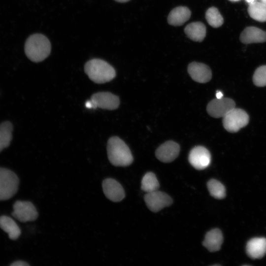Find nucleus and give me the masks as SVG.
Here are the masks:
<instances>
[{
  "instance_id": "nucleus-4",
  "label": "nucleus",
  "mask_w": 266,
  "mask_h": 266,
  "mask_svg": "<svg viewBox=\"0 0 266 266\" xmlns=\"http://www.w3.org/2000/svg\"><path fill=\"white\" fill-rule=\"evenodd\" d=\"M19 180L12 170L0 167V200L13 197L18 190Z\"/></svg>"
},
{
  "instance_id": "nucleus-25",
  "label": "nucleus",
  "mask_w": 266,
  "mask_h": 266,
  "mask_svg": "<svg viewBox=\"0 0 266 266\" xmlns=\"http://www.w3.org/2000/svg\"><path fill=\"white\" fill-rule=\"evenodd\" d=\"M254 84L258 87L266 86V66H262L256 69L253 76Z\"/></svg>"
},
{
  "instance_id": "nucleus-20",
  "label": "nucleus",
  "mask_w": 266,
  "mask_h": 266,
  "mask_svg": "<svg viewBox=\"0 0 266 266\" xmlns=\"http://www.w3.org/2000/svg\"><path fill=\"white\" fill-rule=\"evenodd\" d=\"M12 123L6 121L0 124V152L8 147L12 139Z\"/></svg>"
},
{
  "instance_id": "nucleus-12",
  "label": "nucleus",
  "mask_w": 266,
  "mask_h": 266,
  "mask_svg": "<svg viewBox=\"0 0 266 266\" xmlns=\"http://www.w3.org/2000/svg\"><path fill=\"white\" fill-rule=\"evenodd\" d=\"M179 151V145L175 142L169 140L161 145L156 150L155 154L160 161L170 163L178 157Z\"/></svg>"
},
{
  "instance_id": "nucleus-19",
  "label": "nucleus",
  "mask_w": 266,
  "mask_h": 266,
  "mask_svg": "<svg viewBox=\"0 0 266 266\" xmlns=\"http://www.w3.org/2000/svg\"><path fill=\"white\" fill-rule=\"evenodd\" d=\"M0 228L8 233L10 239H17L21 234V230L16 222L7 216L0 217Z\"/></svg>"
},
{
  "instance_id": "nucleus-5",
  "label": "nucleus",
  "mask_w": 266,
  "mask_h": 266,
  "mask_svg": "<svg viewBox=\"0 0 266 266\" xmlns=\"http://www.w3.org/2000/svg\"><path fill=\"white\" fill-rule=\"evenodd\" d=\"M249 120L248 114L240 108H234L223 117V125L229 132L235 133L246 126Z\"/></svg>"
},
{
  "instance_id": "nucleus-1",
  "label": "nucleus",
  "mask_w": 266,
  "mask_h": 266,
  "mask_svg": "<svg viewBox=\"0 0 266 266\" xmlns=\"http://www.w3.org/2000/svg\"><path fill=\"white\" fill-rule=\"evenodd\" d=\"M107 152L109 162L114 166H127L133 162V157L129 147L117 136L109 139Z\"/></svg>"
},
{
  "instance_id": "nucleus-8",
  "label": "nucleus",
  "mask_w": 266,
  "mask_h": 266,
  "mask_svg": "<svg viewBox=\"0 0 266 266\" xmlns=\"http://www.w3.org/2000/svg\"><path fill=\"white\" fill-rule=\"evenodd\" d=\"M144 200L147 207L154 212H157L172 203L170 197L158 190L147 193L144 196Z\"/></svg>"
},
{
  "instance_id": "nucleus-23",
  "label": "nucleus",
  "mask_w": 266,
  "mask_h": 266,
  "mask_svg": "<svg viewBox=\"0 0 266 266\" xmlns=\"http://www.w3.org/2000/svg\"><path fill=\"white\" fill-rule=\"evenodd\" d=\"M207 188L211 196L217 199H223L226 197L224 186L219 181L212 179L207 183Z\"/></svg>"
},
{
  "instance_id": "nucleus-6",
  "label": "nucleus",
  "mask_w": 266,
  "mask_h": 266,
  "mask_svg": "<svg viewBox=\"0 0 266 266\" xmlns=\"http://www.w3.org/2000/svg\"><path fill=\"white\" fill-rule=\"evenodd\" d=\"M12 215L22 222L33 221L38 217V212L34 205L29 201H16L13 206Z\"/></svg>"
},
{
  "instance_id": "nucleus-13",
  "label": "nucleus",
  "mask_w": 266,
  "mask_h": 266,
  "mask_svg": "<svg viewBox=\"0 0 266 266\" xmlns=\"http://www.w3.org/2000/svg\"><path fill=\"white\" fill-rule=\"evenodd\" d=\"M188 71L191 78L199 83H206L211 79V69L204 64L192 62L188 66Z\"/></svg>"
},
{
  "instance_id": "nucleus-15",
  "label": "nucleus",
  "mask_w": 266,
  "mask_h": 266,
  "mask_svg": "<svg viewBox=\"0 0 266 266\" xmlns=\"http://www.w3.org/2000/svg\"><path fill=\"white\" fill-rule=\"evenodd\" d=\"M240 40L244 44L266 41V32L255 27H248L241 33Z\"/></svg>"
},
{
  "instance_id": "nucleus-9",
  "label": "nucleus",
  "mask_w": 266,
  "mask_h": 266,
  "mask_svg": "<svg viewBox=\"0 0 266 266\" xmlns=\"http://www.w3.org/2000/svg\"><path fill=\"white\" fill-rule=\"evenodd\" d=\"M188 159L190 164L195 168L202 170L209 165L211 162V155L206 148L198 146L191 150Z\"/></svg>"
},
{
  "instance_id": "nucleus-3",
  "label": "nucleus",
  "mask_w": 266,
  "mask_h": 266,
  "mask_svg": "<svg viewBox=\"0 0 266 266\" xmlns=\"http://www.w3.org/2000/svg\"><path fill=\"white\" fill-rule=\"evenodd\" d=\"M84 70L89 78L98 84L109 82L116 75L115 70L111 65L99 59H92L87 62Z\"/></svg>"
},
{
  "instance_id": "nucleus-32",
  "label": "nucleus",
  "mask_w": 266,
  "mask_h": 266,
  "mask_svg": "<svg viewBox=\"0 0 266 266\" xmlns=\"http://www.w3.org/2000/svg\"><path fill=\"white\" fill-rule=\"evenodd\" d=\"M262 0V1H263V2L266 3V0Z\"/></svg>"
},
{
  "instance_id": "nucleus-7",
  "label": "nucleus",
  "mask_w": 266,
  "mask_h": 266,
  "mask_svg": "<svg viewBox=\"0 0 266 266\" xmlns=\"http://www.w3.org/2000/svg\"><path fill=\"white\" fill-rule=\"evenodd\" d=\"M235 102L231 99L222 98L215 99L207 104L206 110L208 114L216 118L224 117L230 110L235 107Z\"/></svg>"
},
{
  "instance_id": "nucleus-10",
  "label": "nucleus",
  "mask_w": 266,
  "mask_h": 266,
  "mask_svg": "<svg viewBox=\"0 0 266 266\" xmlns=\"http://www.w3.org/2000/svg\"><path fill=\"white\" fill-rule=\"evenodd\" d=\"M94 108L97 107L107 110H114L120 104L119 98L109 92H99L92 95L91 99Z\"/></svg>"
},
{
  "instance_id": "nucleus-22",
  "label": "nucleus",
  "mask_w": 266,
  "mask_h": 266,
  "mask_svg": "<svg viewBox=\"0 0 266 266\" xmlns=\"http://www.w3.org/2000/svg\"><path fill=\"white\" fill-rule=\"evenodd\" d=\"M159 183L155 174L151 172L146 173L141 181V189L146 193H150L158 190Z\"/></svg>"
},
{
  "instance_id": "nucleus-24",
  "label": "nucleus",
  "mask_w": 266,
  "mask_h": 266,
  "mask_svg": "<svg viewBox=\"0 0 266 266\" xmlns=\"http://www.w3.org/2000/svg\"><path fill=\"white\" fill-rule=\"evenodd\" d=\"M205 18L208 23L213 28H218L223 23V18L217 8L211 7L205 13Z\"/></svg>"
},
{
  "instance_id": "nucleus-27",
  "label": "nucleus",
  "mask_w": 266,
  "mask_h": 266,
  "mask_svg": "<svg viewBox=\"0 0 266 266\" xmlns=\"http://www.w3.org/2000/svg\"><path fill=\"white\" fill-rule=\"evenodd\" d=\"M85 106L89 109L94 108L93 103L91 100L86 102Z\"/></svg>"
},
{
  "instance_id": "nucleus-21",
  "label": "nucleus",
  "mask_w": 266,
  "mask_h": 266,
  "mask_svg": "<svg viewBox=\"0 0 266 266\" xmlns=\"http://www.w3.org/2000/svg\"><path fill=\"white\" fill-rule=\"evenodd\" d=\"M248 12L252 18L257 21H266V3L263 1L250 3Z\"/></svg>"
},
{
  "instance_id": "nucleus-2",
  "label": "nucleus",
  "mask_w": 266,
  "mask_h": 266,
  "mask_svg": "<svg viewBox=\"0 0 266 266\" xmlns=\"http://www.w3.org/2000/svg\"><path fill=\"white\" fill-rule=\"evenodd\" d=\"M50 51V42L48 39L42 34H33L27 39L25 43L26 55L33 62L42 61L48 56Z\"/></svg>"
},
{
  "instance_id": "nucleus-28",
  "label": "nucleus",
  "mask_w": 266,
  "mask_h": 266,
  "mask_svg": "<svg viewBox=\"0 0 266 266\" xmlns=\"http://www.w3.org/2000/svg\"><path fill=\"white\" fill-rule=\"evenodd\" d=\"M216 97L217 99H221L223 97V94L221 91H217L216 93Z\"/></svg>"
},
{
  "instance_id": "nucleus-26",
  "label": "nucleus",
  "mask_w": 266,
  "mask_h": 266,
  "mask_svg": "<svg viewBox=\"0 0 266 266\" xmlns=\"http://www.w3.org/2000/svg\"><path fill=\"white\" fill-rule=\"evenodd\" d=\"M11 266H28L29 264L22 261H17L10 265Z\"/></svg>"
},
{
  "instance_id": "nucleus-18",
  "label": "nucleus",
  "mask_w": 266,
  "mask_h": 266,
  "mask_svg": "<svg viewBox=\"0 0 266 266\" xmlns=\"http://www.w3.org/2000/svg\"><path fill=\"white\" fill-rule=\"evenodd\" d=\"M184 32L187 36L192 40L200 42L205 36L206 27L201 22H193L185 28Z\"/></svg>"
},
{
  "instance_id": "nucleus-11",
  "label": "nucleus",
  "mask_w": 266,
  "mask_h": 266,
  "mask_svg": "<svg viewBox=\"0 0 266 266\" xmlns=\"http://www.w3.org/2000/svg\"><path fill=\"white\" fill-rule=\"evenodd\" d=\"M103 192L105 197L113 202H119L125 197L122 185L113 178H106L102 182Z\"/></svg>"
},
{
  "instance_id": "nucleus-30",
  "label": "nucleus",
  "mask_w": 266,
  "mask_h": 266,
  "mask_svg": "<svg viewBox=\"0 0 266 266\" xmlns=\"http://www.w3.org/2000/svg\"><path fill=\"white\" fill-rule=\"evenodd\" d=\"M248 3H251L255 1V0H246Z\"/></svg>"
},
{
  "instance_id": "nucleus-14",
  "label": "nucleus",
  "mask_w": 266,
  "mask_h": 266,
  "mask_svg": "<svg viewBox=\"0 0 266 266\" xmlns=\"http://www.w3.org/2000/svg\"><path fill=\"white\" fill-rule=\"evenodd\" d=\"M246 252L252 259H260L266 254V238L254 237L250 239L246 244Z\"/></svg>"
},
{
  "instance_id": "nucleus-29",
  "label": "nucleus",
  "mask_w": 266,
  "mask_h": 266,
  "mask_svg": "<svg viewBox=\"0 0 266 266\" xmlns=\"http://www.w3.org/2000/svg\"><path fill=\"white\" fill-rule=\"evenodd\" d=\"M116 1H117L118 2H127L130 0H115Z\"/></svg>"
},
{
  "instance_id": "nucleus-16",
  "label": "nucleus",
  "mask_w": 266,
  "mask_h": 266,
  "mask_svg": "<svg viewBox=\"0 0 266 266\" xmlns=\"http://www.w3.org/2000/svg\"><path fill=\"white\" fill-rule=\"evenodd\" d=\"M223 241L221 231L218 229H214L206 233L202 244L209 251L214 252L220 249Z\"/></svg>"
},
{
  "instance_id": "nucleus-31",
  "label": "nucleus",
  "mask_w": 266,
  "mask_h": 266,
  "mask_svg": "<svg viewBox=\"0 0 266 266\" xmlns=\"http://www.w3.org/2000/svg\"><path fill=\"white\" fill-rule=\"evenodd\" d=\"M230 1H239L240 0H229Z\"/></svg>"
},
{
  "instance_id": "nucleus-17",
  "label": "nucleus",
  "mask_w": 266,
  "mask_h": 266,
  "mask_svg": "<svg viewBox=\"0 0 266 266\" xmlns=\"http://www.w3.org/2000/svg\"><path fill=\"white\" fill-rule=\"evenodd\" d=\"M191 16L190 9L185 6H178L173 9L167 17L168 23L172 26H181Z\"/></svg>"
}]
</instances>
